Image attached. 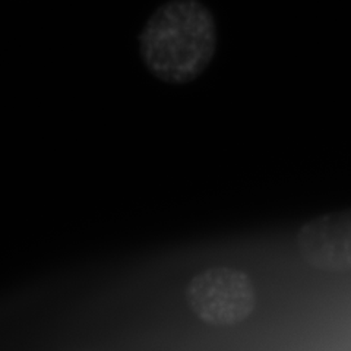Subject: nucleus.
<instances>
[{"label": "nucleus", "instance_id": "f257e3e1", "mask_svg": "<svg viewBox=\"0 0 351 351\" xmlns=\"http://www.w3.org/2000/svg\"><path fill=\"white\" fill-rule=\"evenodd\" d=\"M139 54L148 72L169 85L196 81L213 63L218 27L201 0H169L160 5L139 32Z\"/></svg>", "mask_w": 351, "mask_h": 351}, {"label": "nucleus", "instance_id": "f03ea898", "mask_svg": "<svg viewBox=\"0 0 351 351\" xmlns=\"http://www.w3.org/2000/svg\"><path fill=\"white\" fill-rule=\"evenodd\" d=\"M191 312L208 326L232 328L255 312L258 293L247 272L232 267L208 268L186 285Z\"/></svg>", "mask_w": 351, "mask_h": 351}, {"label": "nucleus", "instance_id": "7ed1b4c3", "mask_svg": "<svg viewBox=\"0 0 351 351\" xmlns=\"http://www.w3.org/2000/svg\"><path fill=\"white\" fill-rule=\"evenodd\" d=\"M306 265L325 272L351 271V208L306 221L295 233Z\"/></svg>", "mask_w": 351, "mask_h": 351}]
</instances>
